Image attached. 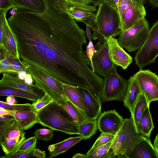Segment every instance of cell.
I'll return each mask as SVG.
<instances>
[{"label":"cell","instance_id":"cell-44","mask_svg":"<svg viewBox=\"0 0 158 158\" xmlns=\"http://www.w3.org/2000/svg\"><path fill=\"white\" fill-rule=\"evenodd\" d=\"M153 146L158 156V133L156 134L154 140Z\"/></svg>","mask_w":158,"mask_h":158},{"label":"cell","instance_id":"cell-19","mask_svg":"<svg viewBox=\"0 0 158 158\" xmlns=\"http://www.w3.org/2000/svg\"><path fill=\"white\" fill-rule=\"evenodd\" d=\"M83 99L85 114L89 120L97 119L101 114V100L88 90L79 88Z\"/></svg>","mask_w":158,"mask_h":158},{"label":"cell","instance_id":"cell-41","mask_svg":"<svg viewBox=\"0 0 158 158\" xmlns=\"http://www.w3.org/2000/svg\"><path fill=\"white\" fill-rule=\"evenodd\" d=\"M0 10H9L15 7L13 0H0Z\"/></svg>","mask_w":158,"mask_h":158},{"label":"cell","instance_id":"cell-18","mask_svg":"<svg viewBox=\"0 0 158 158\" xmlns=\"http://www.w3.org/2000/svg\"><path fill=\"white\" fill-rule=\"evenodd\" d=\"M49 97L62 107L78 125L89 120L84 112L68 99L58 94H52Z\"/></svg>","mask_w":158,"mask_h":158},{"label":"cell","instance_id":"cell-42","mask_svg":"<svg viewBox=\"0 0 158 158\" xmlns=\"http://www.w3.org/2000/svg\"><path fill=\"white\" fill-rule=\"evenodd\" d=\"M33 155L34 156L39 158L46 157V155L45 151H41L39 149L35 148L33 152Z\"/></svg>","mask_w":158,"mask_h":158},{"label":"cell","instance_id":"cell-3","mask_svg":"<svg viewBox=\"0 0 158 158\" xmlns=\"http://www.w3.org/2000/svg\"><path fill=\"white\" fill-rule=\"evenodd\" d=\"M94 22L95 27L92 30L94 40L114 38L121 31V19L117 9L106 0L98 5Z\"/></svg>","mask_w":158,"mask_h":158},{"label":"cell","instance_id":"cell-20","mask_svg":"<svg viewBox=\"0 0 158 158\" xmlns=\"http://www.w3.org/2000/svg\"><path fill=\"white\" fill-rule=\"evenodd\" d=\"M6 110L13 116L19 127L23 130L31 128L38 123L37 112L31 110Z\"/></svg>","mask_w":158,"mask_h":158},{"label":"cell","instance_id":"cell-49","mask_svg":"<svg viewBox=\"0 0 158 158\" xmlns=\"http://www.w3.org/2000/svg\"><path fill=\"white\" fill-rule=\"evenodd\" d=\"M149 3L154 7H158V0H148Z\"/></svg>","mask_w":158,"mask_h":158},{"label":"cell","instance_id":"cell-32","mask_svg":"<svg viewBox=\"0 0 158 158\" xmlns=\"http://www.w3.org/2000/svg\"><path fill=\"white\" fill-rule=\"evenodd\" d=\"M33 134L37 139L46 141H50L54 136L53 130L50 128L37 129Z\"/></svg>","mask_w":158,"mask_h":158},{"label":"cell","instance_id":"cell-17","mask_svg":"<svg viewBox=\"0 0 158 158\" xmlns=\"http://www.w3.org/2000/svg\"><path fill=\"white\" fill-rule=\"evenodd\" d=\"M1 52L8 56L21 60L14 35L6 19L2 39L0 40Z\"/></svg>","mask_w":158,"mask_h":158},{"label":"cell","instance_id":"cell-26","mask_svg":"<svg viewBox=\"0 0 158 158\" xmlns=\"http://www.w3.org/2000/svg\"><path fill=\"white\" fill-rule=\"evenodd\" d=\"M0 96L20 97L33 102L40 98L35 95L25 90L7 88H0Z\"/></svg>","mask_w":158,"mask_h":158},{"label":"cell","instance_id":"cell-10","mask_svg":"<svg viewBox=\"0 0 158 158\" xmlns=\"http://www.w3.org/2000/svg\"><path fill=\"white\" fill-rule=\"evenodd\" d=\"M67 14L85 25L94 21L97 9L90 0H64Z\"/></svg>","mask_w":158,"mask_h":158},{"label":"cell","instance_id":"cell-22","mask_svg":"<svg viewBox=\"0 0 158 158\" xmlns=\"http://www.w3.org/2000/svg\"><path fill=\"white\" fill-rule=\"evenodd\" d=\"M83 139L81 136L70 137L63 141L49 145L48 147L49 152V157L52 158L66 152L68 149Z\"/></svg>","mask_w":158,"mask_h":158},{"label":"cell","instance_id":"cell-1","mask_svg":"<svg viewBox=\"0 0 158 158\" xmlns=\"http://www.w3.org/2000/svg\"><path fill=\"white\" fill-rule=\"evenodd\" d=\"M46 11L22 9L8 19L24 64L44 70L63 83L91 90L101 77L87 63L85 31L65 12L62 0H43Z\"/></svg>","mask_w":158,"mask_h":158},{"label":"cell","instance_id":"cell-6","mask_svg":"<svg viewBox=\"0 0 158 158\" xmlns=\"http://www.w3.org/2000/svg\"><path fill=\"white\" fill-rule=\"evenodd\" d=\"M149 29L148 22L145 18L130 28L121 31L118 35V43L128 52L135 51L144 43Z\"/></svg>","mask_w":158,"mask_h":158},{"label":"cell","instance_id":"cell-4","mask_svg":"<svg viewBox=\"0 0 158 158\" xmlns=\"http://www.w3.org/2000/svg\"><path fill=\"white\" fill-rule=\"evenodd\" d=\"M144 136L139 135L131 117L126 118L115 135L109 151V158L123 155L128 150L141 141Z\"/></svg>","mask_w":158,"mask_h":158},{"label":"cell","instance_id":"cell-34","mask_svg":"<svg viewBox=\"0 0 158 158\" xmlns=\"http://www.w3.org/2000/svg\"><path fill=\"white\" fill-rule=\"evenodd\" d=\"M0 73H8L13 74V70L8 56L0 53Z\"/></svg>","mask_w":158,"mask_h":158},{"label":"cell","instance_id":"cell-48","mask_svg":"<svg viewBox=\"0 0 158 158\" xmlns=\"http://www.w3.org/2000/svg\"><path fill=\"white\" fill-rule=\"evenodd\" d=\"M73 158H87V155L77 153L72 157Z\"/></svg>","mask_w":158,"mask_h":158},{"label":"cell","instance_id":"cell-36","mask_svg":"<svg viewBox=\"0 0 158 158\" xmlns=\"http://www.w3.org/2000/svg\"><path fill=\"white\" fill-rule=\"evenodd\" d=\"M8 58L12 64L13 70L12 74L18 75L22 72H26L25 66L21 60L8 56Z\"/></svg>","mask_w":158,"mask_h":158},{"label":"cell","instance_id":"cell-23","mask_svg":"<svg viewBox=\"0 0 158 158\" xmlns=\"http://www.w3.org/2000/svg\"><path fill=\"white\" fill-rule=\"evenodd\" d=\"M154 127L149 110V106H148L144 110L139 123L136 126V130L139 135L143 136L150 137Z\"/></svg>","mask_w":158,"mask_h":158},{"label":"cell","instance_id":"cell-9","mask_svg":"<svg viewBox=\"0 0 158 158\" xmlns=\"http://www.w3.org/2000/svg\"><path fill=\"white\" fill-rule=\"evenodd\" d=\"M100 40L95 46L96 51L92 59L91 69L104 78L117 66L111 59L107 40L104 39Z\"/></svg>","mask_w":158,"mask_h":158},{"label":"cell","instance_id":"cell-24","mask_svg":"<svg viewBox=\"0 0 158 158\" xmlns=\"http://www.w3.org/2000/svg\"><path fill=\"white\" fill-rule=\"evenodd\" d=\"M15 7L38 13H44L46 10L43 0H13Z\"/></svg>","mask_w":158,"mask_h":158},{"label":"cell","instance_id":"cell-45","mask_svg":"<svg viewBox=\"0 0 158 158\" xmlns=\"http://www.w3.org/2000/svg\"><path fill=\"white\" fill-rule=\"evenodd\" d=\"M6 102L10 104H15V99L14 96H8L6 99Z\"/></svg>","mask_w":158,"mask_h":158},{"label":"cell","instance_id":"cell-28","mask_svg":"<svg viewBox=\"0 0 158 158\" xmlns=\"http://www.w3.org/2000/svg\"><path fill=\"white\" fill-rule=\"evenodd\" d=\"M148 105L144 93L141 92L135 107L133 120L135 127L139 123L143 113Z\"/></svg>","mask_w":158,"mask_h":158},{"label":"cell","instance_id":"cell-14","mask_svg":"<svg viewBox=\"0 0 158 158\" xmlns=\"http://www.w3.org/2000/svg\"><path fill=\"white\" fill-rule=\"evenodd\" d=\"M144 4L132 0L121 17V31L126 30L145 18L146 15Z\"/></svg>","mask_w":158,"mask_h":158},{"label":"cell","instance_id":"cell-43","mask_svg":"<svg viewBox=\"0 0 158 158\" xmlns=\"http://www.w3.org/2000/svg\"><path fill=\"white\" fill-rule=\"evenodd\" d=\"M91 30V28L89 26L86 25V34L89 42L92 41V36Z\"/></svg>","mask_w":158,"mask_h":158},{"label":"cell","instance_id":"cell-29","mask_svg":"<svg viewBox=\"0 0 158 158\" xmlns=\"http://www.w3.org/2000/svg\"><path fill=\"white\" fill-rule=\"evenodd\" d=\"M112 141L101 146L87 155V158H109V151Z\"/></svg>","mask_w":158,"mask_h":158},{"label":"cell","instance_id":"cell-39","mask_svg":"<svg viewBox=\"0 0 158 158\" xmlns=\"http://www.w3.org/2000/svg\"><path fill=\"white\" fill-rule=\"evenodd\" d=\"M9 10H0V40L2 37L4 26L6 19V13Z\"/></svg>","mask_w":158,"mask_h":158},{"label":"cell","instance_id":"cell-38","mask_svg":"<svg viewBox=\"0 0 158 158\" xmlns=\"http://www.w3.org/2000/svg\"><path fill=\"white\" fill-rule=\"evenodd\" d=\"M132 0H119L117 9L120 16V19L123 13L129 5Z\"/></svg>","mask_w":158,"mask_h":158},{"label":"cell","instance_id":"cell-46","mask_svg":"<svg viewBox=\"0 0 158 158\" xmlns=\"http://www.w3.org/2000/svg\"><path fill=\"white\" fill-rule=\"evenodd\" d=\"M108 3L117 9V5L119 0H106Z\"/></svg>","mask_w":158,"mask_h":158},{"label":"cell","instance_id":"cell-40","mask_svg":"<svg viewBox=\"0 0 158 158\" xmlns=\"http://www.w3.org/2000/svg\"><path fill=\"white\" fill-rule=\"evenodd\" d=\"M95 51L96 50L92 41H89L86 47V54L88 58L89 59L90 61L91 66L90 68L91 69H92V59Z\"/></svg>","mask_w":158,"mask_h":158},{"label":"cell","instance_id":"cell-30","mask_svg":"<svg viewBox=\"0 0 158 158\" xmlns=\"http://www.w3.org/2000/svg\"><path fill=\"white\" fill-rule=\"evenodd\" d=\"M114 136V135L102 133L86 154L90 153L98 147L112 141Z\"/></svg>","mask_w":158,"mask_h":158},{"label":"cell","instance_id":"cell-13","mask_svg":"<svg viewBox=\"0 0 158 158\" xmlns=\"http://www.w3.org/2000/svg\"><path fill=\"white\" fill-rule=\"evenodd\" d=\"M124 119L115 110L104 111L98 118V129L102 132L115 135Z\"/></svg>","mask_w":158,"mask_h":158},{"label":"cell","instance_id":"cell-51","mask_svg":"<svg viewBox=\"0 0 158 158\" xmlns=\"http://www.w3.org/2000/svg\"><path fill=\"white\" fill-rule=\"evenodd\" d=\"M19 8L17 7H14L12 8L10 10V13L11 15H13L15 14L17 11L18 10Z\"/></svg>","mask_w":158,"mask_h":158},{"label":"cell","instance_id":"cell-12","mask_svg":"<svg viewBox=\"0 0 158 158\" xmlns=\"http://www.w3.org/2000/svg\"><path fill=\"white\" fill-rule=\"evenodd\" d=\"M0 88L17 89L25 90L39 97H43L45 93L35 85L29 84L23 79L20 78L17 75L10 73H3L0 80Z\"/></svg>","mask_w":158,"mask_h":158},{"label":"cell","instance_id":"cell-35","mask_svg":"<svg viewBox=\"0 0 158 158\" xmlns=\"http://www.w3.org/2000/svg\"><path fill=\"white\" fill-rule=\"evenodd\" d=\"M53 101V100L45 94L43 97L33 102L32 104L38 112L42 108Z\"/></svg>","mask_w":158,"mask_h":158},{"label":"cell","instance_id":"cell-50","mask_svg":"<svg viewBox=\"0 0 158 158\" xmlns=\"http://www.w3.org/2000/svg\"><path fill=\"white\" fill-rule=\"evenodd\" d=\"M92 4L97 6L101 3L104 0H90Z\"/></svg>","mask_w":158,"mask_h":158},{"label":"cell","instance_id":"cell-33","mask_svg":"<svg viewBox=\"0 0 158 158\" xmlns=\"http://www.w3.org/2000/svg\"><path fill=\"white\" fill-rule=\"evenodd\" d=\"M36 143H35L25 151L17 152L5 155L4 156H2L1 158H25L34 156L33 155V152L36 148Z\"/></svg>","mask_w":158,"mask_h":158},{"label":"cell","instance_id":"cell-2","mask_svg":"<svg viewBox=\"0 0 158 158\" xmlns=\"http://www.w3.org/2000/svg\"><path fill=\"white\" fill-rule=\"evenodd\" d=\"M38 123L53 131L79 135L78 125L61 106L54 101L37 112Z\"/></svg>","mask_w":158,"mask_h":158},{"label":"cell","instance_id":"cell-5","mask_svg":"<svg viewBox=\"0 0 158 158\" xmlns=\"http://www.w3.org/2000/svg\"><path fill=\"white\" fill-rule=\"evenodd\" d=\"M25 134L14 117L0 120V143L5 155L15 151L25 139Z\"/></svg>","mask_w":158,"mask_h":158},{"label":"cell","instance_id":"cell-7","mask_svg":"<svg viewBox=\"0 0 158 158\" xmlns=\"http://www.w3.org/2000/svg\"><path fill=\"white\" fill-rule=\"evenodd\" d=\"M158 56V21L149 29L142 46L137 50L135 63L140 69L154 63Z\"/></svg>","mask_w":158,"mask_h":158},{"label":"cell","instance_id":"cell-21","mask_svg":"<svg viewBox=\"0 0 158 158\" xmlns=\"http://www.w3.org/2000/svg\"><path fill=\"white\" fill-rule=\"evenodd\" d=\"M128 81L127 88L123 101L124 106L130 110L131 117L133 118L135 107L141 91L133 76H131Z\"/></svg>","mask_w":158,"mask_h":158},{"label":"cell","instance_id":"cell-16","mask_svg":"<svg viewBox=\"0 0 158 158\" xmlns=\"http://www.w3.org/2000/svg\"><path fill=\"white\" fill-rule=\"evenodd\" d=\"M110 55L113 63L126 69L132 62V58L119 44L118 40L111 37L107 40Z\"/></svg>","mask_w":158,"mask_h":158},{"label":"cell","instance_id":"cell-52","mask_svg":"<svg viewBox=\"0 0 158 158\" xmlns=\"http://www.w3.org/2000/svg\"><path fill=\"white\" fill-rule=\"evenodd\" d=\"M141 3L143 4H145L146 2V0H134Z\"/></svg>","mask_w":158,"mask_h":158},{"label":"cell","instance_id":"cell-47","mask_svg":"<svg viewBox=\"0 0 158 158\" xmlns=\"http://www.w3.org/2000/svg\"><path fill=\"white\" fill-rule=\"evenodd\" d=\"M0 115H9L12 116L7 111L6 109L2 107H0Z\"/></svg>","mask_w":158,"mask_h":158},{"label":"cell","instance_id":"cell-37","mask_svg":"<svg viewBox=\"0 0 158 158\" xmlns=\"http://www.w3.org/2000/svg\"><path fill=\"white\" fill-rule=\"evenodd\" d=\"M37 140V139L35 136L25 139L13 152L26 150L34 144L36 143Z\"/></svg>","mask_w":158,"mask_h":158},{"label":"cell","instance_id":"cell-27","mask_svg":"<svg viewBox=\"0 0 158 158\" xmlns=\"http://www.w3.org/2000/svg\"><path fill=\"white\" fill-rule=\"evenodd\" d=\"M98 129L96 120H88L78 125L79 135L85 140L88 139L95 134Z\"/></svg>","mask_w":158,"mask_h":158},{"label":"cell","instance_id":"cell-15","mask_svg":"<svg viewBox=\"0 0 158 158\" xmlns=\"http://www.w3.org/2000/svg\"><path fill=\"white\" fill-rule=\"evenodd\" d=\"M122 157L126 158H158L150 137L144 136L143 139L127 151Z\"/></svg>","mask_w":158,"mask_h":158},{"label":"cell","instance_id":"cell-25","mask_svg":"<svg viewBox=\"0 0 158 158\" xmlns=\"http://www.w3.org/2000/svg\"><path fill=\"white\" fill-rule=\"evenodd\" d=\"M63 86L68 99L85 113V110L83 99L79 88L73 85L63 83Z\"/></svg>","mask_w":158,"mask_h":158},{"label":"cell","instance_id":"cell-8","mask_svg":"<svg viewBox=\"0 0 158 158\" xmlns=\"http://www.w3.org/2000/svg\"><path fill=\"white\" fill-rule=\"evenodd\" d=\"M104 78L101 101H123L128 81L119 74L117 67Z\"/></svg>","mask_w":158,"mask_h":158},{"label":"cell","instance_id":"cell-31","mask_svg":"<svg viewBox=\"0 0 158 158\" xmlns=\"http://www.w3.org/2000/svg\"><path fill=\"white\" fill-rule=\"evenodd\" d=\"M0 107L10 110H31L35 109L32 104L27 103L22 104H10L6 102L0 101Z\"/></svg>","mask_w":158,"mask_h":158},{"label":"cell","instance_id":"cell-11","mask_svg":"<svg viewBox=\"0 0 158 158\" xmlns=\"http://www.w3.org/2000/svg\"><path fill=\"white\" fill-rule=\"evenodd\" d=\"M133 76L144 93L148 105L158 101V75L149 69H140Z\"/></svg>","mask_w":158,"mask_h":158}]
</instances>
